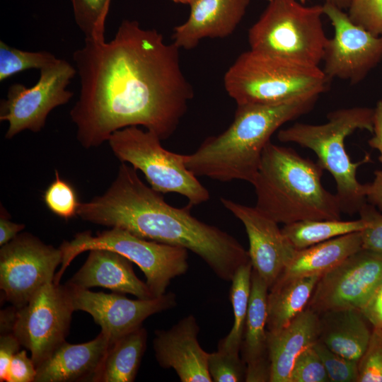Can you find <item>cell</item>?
Returning a JSON list of instances; mask_svg holds the SVG:
<instances>
[{
  "label": "cell",
  "mask_w": 382,
  "mask_h": 382,
  "mask_svg": "<svg viewBox=\"0 0 382 382\" xmlns=\"http://www.w3.org/2000/svg\"><path fill=\"white\" fill-rule=\"evenodd\" d=\"M77 74L75 66L57 59L40 70L37 82L31 87L11 85L6 98L0 102V120L8 123L5 137L10 139L24 130L39 132L50 112L66 104L74 96L67 90Z\"/></svg>",
  "instance_id": "cell-10"
},
{
  "label": "cell",
  "mask_w": 382,
  "mask_h": 382,
  "mask_svg": "<svg viewBox=\"0 0 382 382\" xmlns=\"http://www.w3.org/2000/svg\"><path fill=\"white\" fill-rule=\"evenodd\" d=\"M224 207L243 224L249 241L248 254L255 270L269 289L297 250L278 226L255 207L221 197Z\"/></svg>",
  "instance_id": "cell-16"
},
{
  "label": "cell",
  "mask_w": 382,
  "mask_h": 382,
  "mask_svg": "<svg viewBox=\"0 0 382 382\" xmlns=\"http://www.w3.org/2000/svg\"><path fill=\"white\" fill-rule=\"evenodd\" d=\"M347 15L355 24L382 35V0H352Z\"/></svg>",
  "instance_id": "cell-36"
},
{
  "label": "cell",
  "mask_w": 382,
  "mask_h": 382,
  "mask_svg": "<svg viewBox=\"0 0 382 382\" xmlns=\"http://www.w3.org/2000/svg\"><path fill=\"white\" fill-rule=\"evenodd\" d=\"M352 0H325V3L330 4L342 10H347Z\"/></svg>",
  "instance_id": "cell-45"
},
{
  "label": "cell",
  "mask_w": 382,
  "mask_h": 382,
  "mask_svg": "<svg viewBox=\"0 0 382 382\" xmlns=\"http://www.w3.org/2000/svg\"><path fill=\"white\" fill-rule=\"evenodd\" d=\"M361 311L372 327L382 329V283Z\"/></svg>",
  "instance_id": "cell-40"
},
{
  "label": "cell",
  "mask_w": 382,
  "mask_h": 382,
  "mask_svg": "<svg viewBox=\"0 0 382 382\" xmlns=\"http://www.w3.org/2000/svg\"><path fill=\"white\" fill-rule=\"evenodd\" d=\"M323 169L290 147L270 141L252 185L255 207L278 224L341 219L335 194L323 185Z\"/></svg>",
  "instance_id": "cell-4"
},
{
  "label": "cell",
  "mask_w": 382,
  "mask_h": 382,
  "mask_svg": "<svg viewBox=\"0 0 382 382\" xmlns=\"http://www.w3.org/2000/svg\"><path fill=\"white\" fill-rule=\"evenodd\" d=\"M313 347L325 369L330 382H357L358 361L347 359L318 340Z\"/></svg>",
  "instance_id": "cell-33"
},
{
  "label": "cell",
  "mask_w": 382,
  "mask_h": 382,
  "mask_svg": "<svg viewBox=\"0 0 382 382\" xmlns=\"http://www.w3.org/2000/svg\"><path fill=\"white\" fill-rule=\"evenodd\" d=\"M63 258L60 248L23 232L0 249V289L4 299L20 308L46 284L54 282Z\"/></svg>",
  "instance_id": "cell-12"
},
{
  "label": "cell",
  "mask_w": 382,
  "mask_h": 382,
  "mask_svg": "<svg viewBox=\"0 0 382 382\" xmlns=\"http://www.w3.org/2000/svg\"><path fill=\"white\" fill-rule=\"evenodd\" d=\"M18 308L13 306L1 311L0 332L1 334L13 332L17 318Z\"/></svg>",
  "instance_id": "cell-44"
},
{
  "label": "cell",
  "mask_w": 382,
  "mask_h": 382,
  "mask_svg": "<svg viewBox=\"0 0 382 382\" xmlns=\"http://www.w3.org/2000/svg\"><path fill=\"white\" fill-rule=\"evenodd\" d=\"M175 3L191 5L196 0H170Z\"/></svg>",
  "instance_id": "cell-46"
},
{
  "label": "cell",
  "mask_w": 382,
  "mask_h": 382,
  "mask_svg": "<svg viewBox=\"0 0 382 382\" xmlns=\"http://www.w3.org/2000/svg\"><path fill=\"white\" fill-rule=\"evenodd\" d=\"M74 311L67 286L54 282L18 308L13 333L30 352L36 367L66 341Z\"/></svg>",
  "instance_id": "cell-11"
},
{
  "label": "cell",
  "mask_w": 382,
  "mask_h": 382,
  "mask_svg": "<svg viewBox=\"0 0 382 382\" xmlns=\"http://www.w3.org/2000/svg\"><path fill=\"white\" fill-rule=\"evenodd\" d=\"M75 22L85 40H105L111 0H71Z\"/></svg>",
  "instance_id": "cell-29"
},
{
  "label": "cell",
  "mask_w": 382,
  "mask_h": 382,
  "mask_svg": "<svg viewBox=\"0 0 382 382\" xmlns=\"http://www.w3.org/2000/svg\"><path fill=\"white\" fill-rule=\"evenodd\" d=\"M320 275L276 281L267 296V329L281 330L306 307Z\"/></svg>",
  "instance_id": "cell-25"
},
{
  "label": "cell",
  "mask_w": 382,
  "mask_h": 382,
  "mask_svg": "<svg viewBox=\"0 0 382 382\" xmlns=\"http://www.w3.org/2000/svg\"><path fill=\"white\" fill-rule=\"evenodd\" d=\"M36 366L26 350H19L12 358L7 371V382H35Z\"/></svg>",
  "instance_id": "cell-38"
},
{
  "label": "cell",
  "mask_w": 382,
  "mask_h": 382,
  "mask_svg": "<svg viewBox=\"0 0 382 382\" xmlns=\"http://www.w3.org/2000/svg\"><path fill=\"white\" fill-rule=\"evenodd\" d=\"M366 226L367 223L361 218L352 221L304 220L285 224L282 231L293 246L301 250L342 235L361 231Z\"/></svg>",
  "instance_id": "cell-27"
},
{
  "label": "cell",
  "mask_w": 382,
  "mask_h": 382,
  "mask_svg": "<svg viewBox=\"0 0 382 382\" xmlns=\"http://www.w3.org/2000/svg\"><path fill=\"white\" fill-rule=\"evenodd\" d=\"M65 284L74 311L89 313L111 344L142 326L148 317L176 306V296L173 292L150 299H130L118 292H94Z\"/></svg>",
  "instance_id": "cell-15"
},
{
  "label": "cell",
  "mask_w": 382,
  "mask_h": 382,
  "mask_svg": "<svg viewBox=\"0 0 382 382\" xmlns=\"http://www.w3.org/2000/svg\"><path fill=\"white\" fill-rule=\"evenodd\" d=\"M366 202L382 212V170L374 172L371 183L366 184Z\"/></svg>",
  "instance_id": "cell-43"
},
{
  "label": "cell",
  "mask_w": 382,
  "mask_h": 382,
  "mask_svg": "<svg viewBox=\"0 0 382 382\" xmlns=\"http://www.w3.org/2000/svg\"><path fill=\"white\" fill-rule=\"evenodd\" d=\"M268 291L267 284L253 269L249 306L240 349L246 364L247 382H270L267 329Z\"/></svg>",
  "instance_id": "cell-21"
},
{
  "label": "cell",
  "mask_w": 382,
  "mask_h": 382,
  "mask_svg": "<svg viewBox=\"0 0 382 382\" xmlns=\"http://www.w3.org/2000/svg\"><path fill=\"white\" fill-rule=\"evenodd\" d=\"M155 133L130 126L113 132L108 141L121 163L140 170L150 187L160 193L185 197L192 207L209 199L204 187L185 163V155L166 150Z\"/></svg>",
  "instance_id": "cell-9"
},
{
  "label": "cell",
  "mask_w": 382,
  "mask_h": 382,
  "mask_svg": "<svg viewBox=\"0 0 382 382\" xmlns=\"http://www.w3.org/2000/svg\"><path fill=\"white\" fill-rule=\"evenodd\" d=\"M289 382H330L323 364L313 345L304 349L296 358Z\"/></svg>",
  "instance_id": "cell-35"
},
{
  "label": "cell",
  "mask_w": 382,
  "mask_h": 382,
  "mask_svg": "<svg viewBox=\"0 0 382 382\" xmlns=\"http://www.w3.org/2000/svg\"><path fill=\"white\" fill-rule=\"evenodd\" d=\"M357 382H382V329H372L369 345L358 361Z\"/></svg>",
  "instance_id": "cell-34"
},
{
  "label": "cell",
  "mask_w": 382,
  "mask_h": 382,
  "mask_svg": "<svg viewBox=\"0 0 382 382\" xmlns=\"http://www.w3.org/2000/svg\"><path fill=\"white\" fill-rule=\"evenodd\" d=\"M359 218L367 223L361 231L362 248L382 255V214L367 202L359 211Z\"/></svg>",
  "instance_id": "cell-37"
},
{
  "label": "cell",
  "mask_w": 382,
  "mask_h": 382,
  "mask_svg": "<svg viewBox=\"0 0 382 382\" xmlns=\"http://www.w3.org/2000/svg\"><path fill=\"white\" fill-rule=\"evenodd\" d=\"M374 109L373 137L369 139L368 144L379 151L378 161L382 163V100L377 102Z\"/></svg>",
  "instance_id": "cell-42"
},
{
  "label": "cell",
  "mask_w": 382,
  "mask_h": 382,
  "mask_svg": "<svg viewBox=\"0 0 382 382\" xmlns=\"http://www.w3.org/2000/svg\"><path fill=\"white\" fill-rule=\"evenodd\" d=\"M25 226L10 220V214L1 204L0 208V245L2 246L21 233Z\"/></svg>",
  "instance_id": "cell-41"
},
{
  "label": "cell",
  "mask_w": 382,
  "mask_h": 382,
  "mask_svg": "<svg viewBox=\"0 0 382 382\" xmlns=\"http://www.w3.org/2000/svg\"><path fill=\"white\" fill-rule=\"evenodd\" d=\"M42 199L50 212L66 220L77 215L81 204L74 187L61 178L57 170H55L54 180L45 190Z\"/></svg>",
  "instance_id": "cell-31"
},
{
  "label": "cell",
  "mask_w": 382,
  "mask_h": 382,
  "mask_svg": "<svg viewBox=\"0 0 382 382\" xmlns=\"http://www.w3.org/2000/svg\"><path fill=\"white\" fill-rule=\"evenodd\" d=\"M323 7L334 28L325 50L323 71L330 81L340 79L357 84L382 60V35L355 24L334 5L325 3Z\"/></svg>",
  "instance_id": "cell-14"
},
{
  "label": "cell",
  "mask_w": 382,
  "mask_h": 382,
  "mask_svg": "<svg viewBox=\"0 0 382 382\" xmlns=\"http://www.w3.org/2000/svg\"><path fill=\"white\" fill-rule=\"evenodd\" d=\"M361 249V231H357L297 250L276 281L321 276Z\"/></svg>",
  "instance_id": "cell-24"
},
{
  "label": "cell",
  "mask_w": 382,
  "mask_h": 382,
  "mask_svg": "<svg viewBox=\"0 0 382 382\" xmlns=\"http://www.w3.org/2000/svg\"><path fill=\"white\" fill-rule=\"evenodd\" d=\"M110 344L101 331L85 343L64 342L37 366L35 382H93Z\"/></svg>",
  "instance_id": "cell-20"
},
{
  "label": "cell",
  "mask_w": 382,
  "mask_h": 382,
  "mask_svg": "<svg viewBox=\"0 0 382 382\" xmlns=\"http://www.w3.org/2000/svg\"><path fill=\"white\" fill-rule=\"evenodd\" d=\"M374 109L367 107L341 108L330 112L328 121L321 125L296 122L278 132L283 143H294L313 151L317 162L328 171L336 183V196L342 212L349 215L358 213L366 202V184L357 178L358 168L371 161L370 155L358 161H352L345 149V141L356 130L374 131Z\"/></svg>",
  "instance_id": "cell-5"
},
{
  "label": "cell",
  "mask_w": 382,
  "mask_h": 382,
  "mask_svg": "<svg viewBox=\"0 0 382 382\" xmlns=\"http://www.w3.org/2000/svg\"><path fill=\"white\" fill-rule=\"evenodd\" d=\"M250 0H196L187 21L174 28L173 43L191 50L204 38L231 35L242 21Z\"/></svg>",
  "instance_id": "cell-18"
},
{
  "label": "cell",
  "mask_w": 382,
  "mask_h": 382,
  "mask_svg": "<svg viewBox=\"0 0 382 382\" xmlns=\"http://www.w3.org/2000/svg\"><path fill=\"white\" fill-rule=\"evenodd\" d=\"M208 370L214 382L245 381L246 364L240 354L221 349L209 353Z\"/></svg>",
  "instance_id": "cell-32"
},
{
  "label": "cell",
  "mask_w": 382,
  "mask_h": 382,
  "mask_svg": "<svg viewBox=\"0 0 382 382\" xmlns=\"http://www.w3.org/2000/svg\"><path fill=\"white\" fill-rule=\"evenodd\" d=\"M21 345L13 332L0 335V381H6L7 371Z\"/></svg>",
  "instance_id": "cell-39"
},
{
  "label": "cell",
  "mask_w": 382,
  "mask_h": 382,
  "mask_svg": "<svg viewBox=\"0 0 382 382\" xmlns=\"http://www.w3.org/2000/svg\"><path fill=\"white\" fill-rule=\"evenodd\" d=\"M382 283V255L361 249L321 275L307 305L318 315L361 310Z\"/></svg>",
  "instance_id": "cell-13"
},
{
  "label": "cell",
  "mask_w": 382,
  "mask_h": 382,
  "mask_svg": "<svg viewBox=\"0 0 382 382\" xmlns=\"http://www.w3.org/2000/svg\"><path fill=\"white\" fill-rule=\"evenodd\" d=\"M63 258L54 282L60 279L71 261L79 254L92 249L112 250L135 263L143 272L146 283L155 297L166 293L171 280L188 270V250L140 238L129 231L111 227L93 236L90 231L76 233L70 241L59 246Z\"/></svg>",
  "instance_id": "cell-8"
},
{
  "label": "cell",
  "mask_w": 382,
  "mask_h": 382,
  "mask_svg": "<svg viewBox=\"0 0 382 382\" xmlns=\"http://www.w3.org/2000/svg\"><path fill=\"white\" fill-rule=\"evenodd\" d=\"M319 315L306 308L279 330H267L270 382H289L296 358L319 338Z\"/></svg>",
  "instance_id": "cell-22"
},
{
  "label": "cell",
  "mask_w": 382,
  "mask_h": 382,
  "mask_svg": "<svg viewBox=\"0 0 382 382\" xmlns=\"http://www.w3.org/2000/svg\"><path fill=\"white\" fill-rule=\"evenodd\" d=\"M147 332L141 326L110 344L93 382H132L145 352Z\"/></svg>",
  "instance_id": "cell-26"
},
{
  "label": "cell",
  "mask_w": 382,
  "mask_h": 382,
  "mask_svg": "<svg viewBox=\"0 0 382 382\" xmlns=\"http://www.w3.org/2000/svg\"><path fill=\"white\" fill-rule=\"evenodd\" d=\"M57 58L47 51L29 52L11 47L0 41V81L30 69L40 70Z\"/></svg>",
  "instance_id": "cell-30"
},
{
  "label": "cell",
  "mask_w": 382,
  "mask_h": 382,
  "mask_svg": "<svg viewBox=\"0 0 382 382\" xmlns=\"http://www.w3.org/2000/svg\"><path fill=\"white\" fill-rule=\"evenodd\" d=\"M323 15V5L306 6L297 0H271L248 30L250 49L318 66L329 39Z\"/></svg>",
  "instance_id": "cell-7"
},
{
  "label": "cell",
  "mask_w": 382,
  "mask_h": 382,
  "mask_svg": "<svg viewBox=\"0 0 382 382\" xmlns=\"http://www.w3.org/2000/svg\"><path fill=\"white\" fill-rule=\"evenodd\" d=\"M66 284L88 289L100 286L114 292L132 294L141 299L155 298L146 283L135 274L132 262L107 249L89 250L84 264Z\"/></svg>",
  "instance_id": "cell-19"
},
{
  "label": "cell",
  "mask_w": 382,
  "mask_h": 382,
  "mask_svg": "<svg viewBox=\"0 0 382 382\" xmlns=\"http://www.w3.org/2000/svg\"><path fill=\"white\" fill-rule=\"evenodd\" d=\"M179 50L127 19L110 41L85 40L73 53L81 86L69 112L80 144L98 147L115 131L139 125L169 138L194 96Z\"/></svg>",
  "instance_id": "cell-1"
},
{
  "label": "cell",
  "mask_w": 382,
  "mask_h": 382,
  "mask_svg": "<svg viewBox=\"0 0 382 382\" xmlns=\"http://www.w3.org/2000/svg\"><path fill=\"white\" fill-rule=\"evenodd\" d=\"M252 271L251 262L243 265L231 281L230 300L233 311V325L228 335L219 340L217 348L233 354H240L249 306Z\"/></svg>",
  "instance_id": "cell-28"
},
{
  "label": "cell",
  "mask_w": 382,
  "mask_h": 382,
  "mask_svg": "<svg viewBox=\"0 0 382 382\" xmlns=\"http://www.w3.org/2000/svg\"><path fill=\"white\" fill-rule=\"evenodd\" d=\"M268 1H271V0H267ZM301 3L302 4H304L307 0H299Z\"/></svg>",
  "instance_id": "cell-47"
},
{
  "label": "cell",
  "mask_w": 382,
  "mask_h": 382,
  "mask_svg": "<svg viewBox=\"0 0 382 382\" xmlns=\"http://www.w3.org/2000/svg\"><path fill=\"white\" fill-rule=\"evenodd\" d=\"M199 326L190 314L167 330L155 332L156 359L161 367L173 369L182 382H212L208 370L209 353L198 342Z\"/></svg>",
  "instance_id": "cell-17"
},
{
  "label": "cell",
  "mask_w": 382,
  "mask_h": 382,
  "mask_svg": "<svg viewBox=\"0 0 382 382\" xmlns=\"http://www.w3.org/2000/svg\"><path fill=\"white\" fill-rule=\"evenodd\" d=\"M329 82L318 66L250 49L237 57L224 77L225 90L237 105L275 104L320 96Z\"/></svg>",
  "instance_id": "cell-6"
},
{
  "label": "cell",
  "mask_w": 382,
  "mask_h": 382,
  "mask_svg": "<svg viewBox=\"0 0 382 382\" xmlns=\"http://www.w3.org/2000/svg\"><path fill=\"white\" fill-rule=\"evenodd\" d=\"M319 320L318 340L330 350L359 361L373 329L361 311L355 308L330 311L319 314Z\"/></svg>",
  "instance_id": "cell-23"
},
{
  "label": "cell",
  "mask_w": 382,
  "mask_h": 382,
  "mask_svg": "<svg viewBox=\"0 0 382 382\" xmlns=\"http://www.w3.org/2000/svg\"><path fill=\"white\" fill-rule=\"evenodd\" d=\"M318 97L275 104L237 105L234 119L224 132L207 137L195 152L185 155L186 167L197 177L252 184L273 134L286 122L309 112Z\"/></svg>",
  "instance_id": "cell-3"
},
{
  "label": "cell",
  "mask_w": 382,
  "mask_h": 382,
  "mask_svg": "<svg viewBox=\"0 0 382 382\" xmlns=\"http://www.w3.org/2000/svg\"><path fill=\"white\" fill-rule=\"evenodd\" d=\"M192 206L168 204L146 185L137 170L122 162L116 178L101 195L81 202L77 216L98 225L119 227L144 239L184 248L201 257L218 277L231 281L249 262L248 251L216 226L191 214Z\"/></svg>",
  "instance_id": "cell-2"
}]
</instances>
